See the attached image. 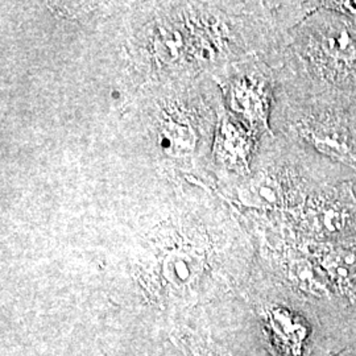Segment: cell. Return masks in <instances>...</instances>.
Listing matches in <instances>:
<instances>
[{
  "instance_id": "6da1fadb",
  "label": "cell",
  "mask_w": 356,
  "mask_h": 356,
  "mask_svg": "<svg viewBox=\"0 0 356 356\" xmlns=\"http://www.w3.org/2000/svg\"><path fill=\"white\" fill-rule=\"evenodd\" d=\"M309 136L322 152L355 165V144L346 128L335 123H322L312 128L309 131Z\"/></svg>"
},
{
  "instance_id": "7a4b0ae2",
  "label": "cell",
  "mask_w": 356,
  "mask_h": 356,
  "mask_svg": "<svg viewBox=\"0 0 356 356\" xmlns=\"http://www.w3.org/2000/svg\"><path fill=\"white\" fill-rule=\"evenodd\" d=\"M260 186H257V189L254 191L256 197L263 201V202H267V204H272L277 200V191L276 188L273 186L275 184L272 182H266V184H259Z\"/></svg>"
},
{
  "instance_id": "3957f363",
  "label": "cell",
  "mask_w": 356,
  "mask_h": 356,
  "mask_svg": "<svg viewBox=\"0 0 356 356\" xmlns=\"http://www.w3.org/2000/svg\"><path fill=\"white\" fill-rule=\"evenodd\" d=\"M334 10H339L343 13L356 15V1H334L329 3Z\"/></svg>"
}]
</instances>
